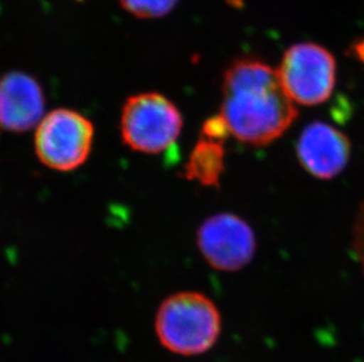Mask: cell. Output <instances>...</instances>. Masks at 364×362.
<instances>
[{"mask_svg":"<svg viewBox=\"0 0 364 362\" xmlns=\"http://www.w3.org/2000/svg\"><path fill=\"white\" fill-rule=\"evenodd\" d=\"M220 116L238 141L265 146L288 131L297 109L277 70L258 59L242 58L224 73Z\"/></svg>","mask_w":364,"mask_h":362,"instance_id":"obj_1","label":"cell"},{"mask_svg":"<svg viewBox=\"0 0 364 362\" xmlns=\"http://www.w3.org/2000/svg\"><path fill=\"white\" fill-rule=\"evenodd\" d=\"M155 331L159 342L170 352L183 356H200L220 340L222 315L204 294L176 293L159 306Z\"/></svg>","mask_w":364,"mask_h":362,"instance_id":"obj_2","label":"cell"},{"mask_svg":"<svg viewBox=\"0 0 364 362\" xmlns=\"http://www.w3.org/2000/svg\"><path fill=\"white\" fill-rule=\"evenodd\" d=\"M182 126L179 109L159 93H141L124 104L122 138L136 152L161 153L178 139Z\"/></svg>","mask_w":364,"mask_h":362,"instance_id":"obj_3","label":"cell"},{"mask_svg":"<svg viewBox=\"0 0 364 362\" xmlns=\"http://www.w3.org/2000/svg\"><path fill=\"white\" fill-rule=\"evenodd\" d=\"M335 57L314 43L292 45L277 69L285 92L295 104L316 106L329 99L336 85Z\"/></svg>","mask_w":364,"mask_h":362,"instance_id":"obj_4","label":"cell"},{"mask_svg":"<svg viewBox=\"0 0 364 362\" xmlns=\"http://www.w3.org/2000/svg\"><path fill=\"white\" fill-rule=\"evenodd\" d=\"M93 125L73 109L48 113L36 132V153L39 160L55 171H73L89 157L93 143Z\"/></svg>","mask_w":364,"mask_h":362,"instance_id":"obj_5","label":"cell"},{"mask_svg":"<svg viewBox=\"0 0 364 362\" xmlns=\"http://www.w3.org/2000/svg\"><path fill=\"white\" fill-rule=\"evenodd\" d=\"M197 245L210 266L223 272H237L254 259L256 236L243 219L220 213L200 226Z\"/></svg>","mask_w":364,"mask_h":362,"instance_id":"obj_6","label":"cell"},{"mask_svg":"<svg viewBox=\"0 0 364 362\" xmlns=\"http://www.w3.org/2000/svg\"><path fill=\"white\" fill-rule=\"evenodd\" d=\"M296 152L306 172L321 180H330L347 168L351 145L347 136L336 127L316 121L303 130Z\"/></svg>","mask_w":364,"mask_h":362,"instance_id":"obj_7","label":"cell"},{"mask_svg":"<svg viewBox=\"0 0 364 362\" xmlns=\"http://www.w3.org/2000/svg\"><path fill=\"white\" fill-rule=\"evenodd\" d=\"M45 96L41 86L28 73L14 71L0 78V127L25 132L44 118Z\"/></svg>","mask_w":364,"mask_h":362,"instance_id":"obj_8","label":"cell"},{"mask_svg":"<svg viewBox=\"0 0 364 362\" xmlns=\"http://www.w3.org/2000/svg\"><path fill=\"white\" fill-rule=\"evenodd\" d=\"M225 170L223 143L200 137L190 153L186 166V177L203 186H217Z\"/></svg>","mask_w":364,"mask_h":362,"instance_id":"obj_9","label":"cell"},{"mask_svg":"<svg viewBox=\"0 0 364 362\" xmlns=\"http://www.w3.org/2000/svg\"><path fill=\"white\" fill-rule=\"evenodd\" d=\"M124 10L141 19H157L170 13L178 0H119Z\"/></svg>","mask_w":364,"mask_h":362,"instance_id":"obj_10","label":"cell"},{"mask_svg":"<svg viewBox=\"0 0 364 362\" xmlns=\"http://www.w3.org/2000/svg\"><path fill=\"white\" fill-rule=\"evenodd\" d=\"M353 250L364 272V202L358 209L353 229Z\"/></svg>","mask_w":364,"mask_h":362,"instance_id":"obj_11","label":"cell"}]
</instances>
